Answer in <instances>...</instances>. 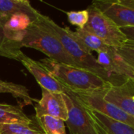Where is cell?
I'll list each match as a JSON object with an SVG mask.
<instances>
[{"label":"cell","instance_id":"obj_1","mask_svg":"<svg viewBox=\"0 0 134 134\" xmlns=\"http://www.w3.org/2000/svg\"><path fill=\"white\" fill-rule=\"evenodd\" d=\"M32 22L58 40L66 53L72 58L79 68L96 74L113 86L119 85L125 81L107 73L99 64L92 52L87 51L73 36L72 30L69 27L62 28L50 18L40 13Z\"/></svg>","mask_w":134,"mask_h":134},{"label":"cell","instance_id":"obj_2","mask_svg":"<svg viewBox=\"0 0 134 134\" xmlns=\"http://www.w3.org/2000/svg\"><path fill=\"white\" fill-rule=\"evenodd\" d=\"M51 75L72 91L100 90L111 86L110 83L88 70L45 58L40 61Z\"/></svg>","mask_w":134,"mask_h":134},{"label":"cell","instance_id":"obj_3","mask_svg":"<svg viewBox=\"0 0 134 134\" xmlns=\"http://www.w3.org/2000/svg\"><path fill=\"white\" fill-rule=\"evenodd\" d=\"M21 47L38 50L59 63L78 67L72 58L66 53L61 43L54 36L44 31L33 22L25 31L20 42Z\"/></svg>","mask_w":134,"mask_h":134},{"label":"cell","instance_id":"obj_4","mask_svg":"<svg viewBox=\"0 0 134 134\" xmlns=\"http://www.w3.org/2000/svg\"><path fill=\"white\" fill-rule=\"evenodd\" d=\"M62 96L68 111V119L65 123L70 134H98L88 109L82 103L77 94L66 88Z\"/></svg>","mask_w":134,"mask_h":134},{"label":"cell","instance_id":"obj_5","mask_svg":"<svg viewBox=\"0 0 134 134\" xmlns=\"http://www.w3.org/2000/svg\"><path fill=\"white\" fill-rule=\"evenodd\" d=\"M88 20L84 29L102 40L107 45L121 47L128 43V39L121 29L109 18L92 4L88 7Z\"/></svg>","mask_w":134,"mask_h":134},{"label":"cell","instance_id":"obj_6","mask_svg":"<svg viewBox=\"0 0 134 134\" xmlns=\"http://www.w3.org/2000/svg\"><path fill=\"white\" fill-rule=\"evenodd\" d=\"M108 88L94 91L74 92L77 94L82 103L88 108L98 111L114 120L128 124L134 128L133 116L128 114L115 105L105 100L104 96Z\"/></svg>","mask_w":134,"mask_h":134},{"label":"cell","instance_id":"obj_7","mask_svg":"<svg viewBox=\"0 0 134 134\" xmlns=\"http://www.w3.org/2000/svg\"><path fill=\"white\" fill-rule=\"evenodd\" d=\"M92 5L119 28L134 27V0H92Z\"/></svg>","mask_w":134,"mask_h":134},{"label":"cell","instance_id":"obj_8","mask_svg":"<svg viewBox=\"0 0 134 134\" xmlns=\"http://www.w3.org/2000/svg\"><path fill=\"white\" fill-rule=\"evenodd\" d=\"M18 61L22 63L28 71L35 77L41 88L51 92L64 93L65 92L66 87L55 79L40 61L32 59L22 51L18 56Z\"/></svg>","mask_w":134,"mask_h":134},{"label":"cell","instance_id":"obj_9","mask_svg":"<svg viewBox=\"0 0 134 134\" xmlns=\"http://www.w3.org/2000/svg\"><path fill=\"white\" fill-rule=\"evenodd\" d=\"M36 118L51 116L64 121L68 119V111L62 93L51 92L42 88V97L35 106Z\"/></svg>","mask_w":134,"mask_h":134},{"label":"cell","instance_id":"obj_10","mask_svg":"<svg viewBox=\"0 0 134 134\" xmlns=\"http://www.w3.org/2000/svg\"><path fill=\"white\" fill-rule=\"evenodd\" d=\"M97 54V62L107 73L123 81L134 80V71L118 54L116 47L110 46L105 51Z\"/></svg>","mask_w":134,"mask_h":134},{"label":"cell","instance_id":"obj_11","mask_svg":"<svg viewBox=\"0 0 134 134\" xmlns=\"http://www.w3.org/2000/svg\"><path fill=\"white\" fill-rule=\"evenodd\" d=\"M134 80L129 79L124 83L109 87L104 99L128 114L134 117Z\"/></svg>","mask_w":134,"mask_h":134},{"label":"cell","instance_id":"obj_12","mask_svg":"<svg viewBox=\"0 0 134 134\" xmlns=\"http://www.w3.org/2000/svg\"><path fill=\"white\" fill-rule=\"evenodd\" d=\"M31 23L32 19L30 17L24 13H18L11 15L4 25L6 36L9 40L20 46V42Z\"/></svg>","mask_w":134,"mask_h":134},{"label":"cell","instance_id":"obj_13","mask_svg":"<svg viewBox=\"0 0 134 134\" xmlns=\"http://www.w3.org/2000/svg\"><path fill=\"white\" fill-rule=\"evenodd\" d=\"M88 109L92 118L99 124L108 134H134V128L132 126L110 118L98 111L89 108Z\"/></svg>","mask_w":134,"mask_h":134},{"label":"cell","instance_id":"obj_14","mask_svg":"<svg viewBox=\"0 0 134 134\" xmlns=\"http://www.w3.org/2000/svg\"><path fill=\"white\" fill-rule=\"evenodd\" d=\"M0 93H8L15 98L21 108L32 105L33 102L37 100L32 98L26 87L21 85H18L13 82L5 81L0 79Z\"/></svg>","mask_w":134,"mask_h":134},{"label":"cell","instance_id":"obj_15","mask_svg":"<svg viewBox=\"0 0 134 134\" xmlns=\"http://www.w3.org/2000/svg\"><path fill=\"white\" fill-rule=\"evenodd\" d=\"M18 13H24L29 15L32 22L40 14L30 4H25L16 0H0V14L9 18L11 15Z\"/></svg>","mask_w":134,"mask_h":134},{"label":"cell","instance_id":"obj_16","mask_svg":"<svg viewBox=\"0 0 134 134\" xmlns=\"http://www.w3.org/2000/svg\"><path fill=\"white\" fill-rule=\"evenodd\" d=\"M23 123L33 124V121L29 118L19 106L0 103V124Z\"/></svg>","mask_w":134,"mask_h":134},{"label":"cell","instance_id":"obj_17","mask_svg":"<svg viewBox=\"0 0 134 134\" xmlns=\"http://www.w3.org/2000/svg\"><path fill=\"white\" fill-rule=\"evenodd\" d=\"M72 34L78 40V42L89 52L96 51L99 53L101 51H105L110 47L98 36L85 30V29L77 28L76 31H72Z\"/></svg>","mask_w":134,"mask_h":134},{"label":"cell","instance_id":"obj_18","mask_svg":"<svg viewBox=\"0 0 134 134\" xmlns=\"http://www.w3.org/2000/svg\"><path fill=\"white\" fill-rule=\"evenodd\" d=\"M7 19V18L0 14V55L18 61V56L21 52V48L18 44L9 40L6 36L4 25Z\"/></svg>","mask_w":134,"mask_h":134},{"label":"cell","instance_id":"obj_19","mask_svg":"<svg viewBox=\"0 0 134 134\" xmlns=\"http://www.w3.org/2000/svg\"><path fill=\"white\" fill-rule=\"evenodd\" d=\"M36 119L45 134H66L65 122L61 119L47 115L36 118Z\"/></svg>","mask_w":134,"mask_h":134},{"label":"cell","instance_id":"obj_20","mask_svg":"<svg viewBox=\"0 0 134 134\" xmlns=\"http://www.w3.org/2000/svg\"><path fill=\"white\" fill-rule=\"evenodd\" d=\"M0 134H45L41 129L30 124H0Z\"/></svg>","mask_w":134,"mask_h":134},{"label":"cell","instance_id":"obj_21","mask_svg":"<svg viewBox=\"0 0 134 134\" xmlns=\"http://www.w3.org/2000/svg\"><path fill=\"white\" fill-rule=\"evenodd\" d=\"M69 22L78 27V29H84L88 20V11L87 10L81 11H68L65 12Z\"/></svg>","mask_w":134,"mask_h":134},{"label":"cell","instance_id":"obj_22","mask_svg":"<svg viewBox=\"0 0 134 134\" xmlns=\"http://www.w3.org/2000/svg\"><path fill=\"white\" fill-rule=\"evenodd\" d=\"M118 54L134 71V42L128 43L121 47H116Z\"/></svg>","mask_w":134,"mask_h":134},{"label":"cell","instance_id":"obj_23","mask_svg":"<svg viewBox=\"0 0 134 134\" xmlns=\"http://www.w3.org/2000/svg\"><path fill=\"white\" fill-rule=\"evenodd\" d=\"M120 29L129 41L134 42V27H122Z\"/></svg>","mask_w":134,"mask_h":134},{"label":"cell","instance_id":"obj_24","mask_svg":"<svg viewBox=\"0 0 134 134\" xmlns=\"http://www.w3.org/2000/svg\"><path fill=\"white\" fill-rule=\"evenodd\" d=\"M88 108V107H87ZM94 120V119H93ZM94 121H95V124H96V130H97V132H98V134H108V132L104 129H103V127L99 125V124H98L95 120H94Z\"/></svg>","mask_w":134,"mask_h":134},{"label":"cell","instance_id":"obj_25","mask_svg":"<svg viewBox=\"0 0 134 134\" xmlns=\"http://www.w3.org/2000/svg\"><path fill=\"white\" fill-rule=\"evenodd\" d=\"M16 1H18V2H21V3H23L25 4H30L29 0H16Z\"/></svg>","mask_w":134,"mask_h":134},{"label":"cell","instance_id":"obj_26","mask_svg":"<svg viewBox=\"0 0 134 134\" xmlns=\"http://www.w3.org/2000/svg\"><path fill=\"white\" fill-rule=\"evenodd\" d=\"M133 100H134V97H133Z\"/></svg>","mask_w":134,"mask_h":134}]
</instances>
